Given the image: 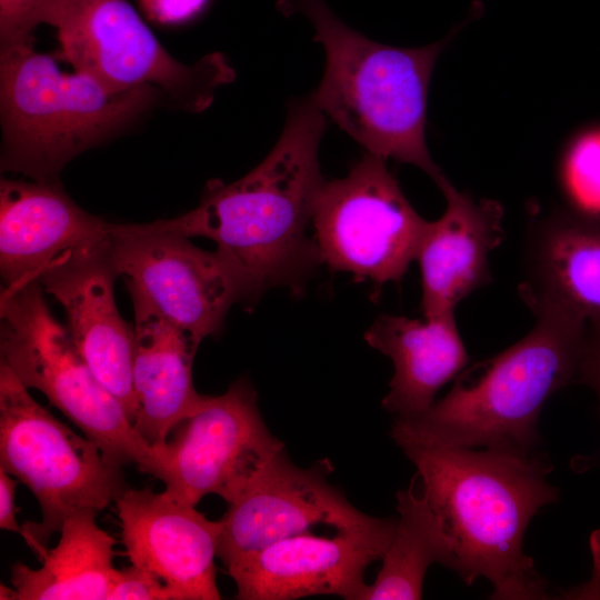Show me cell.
<instances>
[{"label":"cell","mask_w":600,"mask_h":600,"mask_svg":"<svg viewBox=\"0 0 600 600\" xmlns=\"http://www.w3.org/2000/svg\"><path fill=\"white\" fill-rule=\"evenodd\" d=\"M114 502L131 563L156 573L178 600L221 598L214 567L220 520L150 488L126 489Z\"/></svg>","instance_id":"obj_15"},{"label":"cell","mask_w":600,"mask_h":600,"mask_svg":"<svg viewBox=\"0 0 600 600\" xmlns=\"http://www.w3.org/2000/svg\"><path fill=\"white\" fill-rule=\"evenodd\" d=\"M109 251L130 296L200 342L223 327L239 301L234 277L216 251L189 238L141 224H110Z\"/></svg>","instance_id":"obj_11"},{"label":"cell","mask_w":600,"mask_h":600,"mask_svg":"<svg viewBox=\"0 0 600 600\" xmlns=\"http://www.w3.org/2000/svg\"><path fill=\"white\" fill-rule=\"evenodd\" d=\"M562 179L577 209L600 217V129L582 134L571 144Z\"/></svg>","instance_id":"obj_23"},{"label":"cell","mask_w":600,"mask_h":600,"mask_svg":"<svg viewBox=\"0 0 600 600\" xmlns=\"http://www.w3.org/2000/svg\"><path fill=\"white\" fill-rule=\"evenodd\" d=\"M0 599L1 600H3V599L4 600H8V599L16 600L14 589L1 584V587H0Z\"/></svg>","instance_id":"obj_28"},{"label":"cell","mask_w":600,"mask_h":600,"mask_svg":"<svg viewBox=\"0 0 600 600\" xmlns=\"http://www.w3.org/2000/svg\"><path fill=\"white\" fill-rule=\"evenodd\" d=\"M578 382L591 388L600 404V324L588 323Z\"/></svg>","instance_id":"obj_26"},{"label":"cell","mask_w":600,"mask_h":600,"mask_svg":"<svg viewBox=\"0 0 600 600\" xmlns=\"http://www.w3.org/2000/svg\"><path fill=\"white\" fill-rule=\"evenodd\" d=\"M531 311L536 324L522 339L466 367L426 411L398 417L396 443L533 451L544 403L578 381L588 323L556 309Z\"/></svg>","instance_id":"obj_3"},{"label":"cell","mask_w":600,"mask_h":600,"mask_svg":"<svg viewBox=\"0 0 600 600\" xmlns=\"http://www.w3.org/2000/svg\"><path fill=\"white\" fill-rule=\"evenodd\" d=\"M220 521L217 556L226 568L280 540L308 533L320 523L358 533L380 532L397 524L393 519L360 512L327 481L323 470L297 467L284 450L229 504Z\"/></svg>","instance_id":"obj_12"},{"label":"cell","mask_w":600,"mask_h":600,"mask_svg":"<svg viewBox=\"0 0 600 600\" xmlns=\"http://www.w3.org/2000/svg\"><path fill=\"white\" fill-rule=\"evenodd\" d=\"M48 24L57 30L56 58L114 92L148 87L177 108L201 112L234 79L221 53L192 64L173 58L127 0H58Z\"/></svg>","instance_id":"obj_8"},{"label":"cell","mask_w":600,"mask_h":600,"mask_svg":"<svg viewBox=\"0 0 600 600\" xmlns=\"http://www.w3.org/2000/svg\"><path fill=\"white\" fill-rule=\"evenodd\" d=\"M417 468L422 493L454 557L460 579L493 587L492 599H548V581L523 552L532 517L558 500L547 481L552 466L536 450L454 448L401 443Z\"/></svg>","instance_id":"obj_2"},{"label":"cell","mask_w":600,"mask_h":600,"mask_svg":"<svg viewBox=\"0 0 600 600\" xmlns=\"http://www.w3.org/2000/svg\"><path fill=\"white\" fill-rule=\"evenodd\" d=\"M130 297L134 312L132 379L138 401L133 427L158 450L174 427L196 413L206 400L192 379L200 341L139 297Z\"/></svg>","instance_id":"obj_19"},{"label":"cell","mask_w":600,"mask_h":600,"mask_svg":"<svg viewBox=\"0 0 600 600\" xmlns=\"http://www.w3.org/2000/svg\"><path fill=\"white\" fill-rule=\"evenodd\" d=\"M397 527V526H396ZM396 527L373 533L290 537L227 567L241 600H292L334 594L362 600L367 567L382 559Z\"/></svg>","instance_id":"obj_14"},{"label":"cell","mask_w":600,"mask_h":600,"mask_svg":"<svg viewBox=\"0 0 600 600\" xmlns=\"http://www.w3.org/2000/svg\"><path fill=\"white\" fill-rule=\"evenodd\" d=\"M108 599L178 600V596L156 573L131 563L117 571Z\"/></svg>","instance_id":"obj_25"},{"label":"cell","mask_w":600,"mask_h":600,"mask_svg":"<svg viewBox=\"0 0 600 600\" xmlns=\"http://www.w3.org/2000/svg\"><path fill=\"white\" fill-rule=\"evenodd\" d=\"M18 482L11 474L0 468V528L21 534L22 527L17 521V508L14 504Z\"/></svg>","instance_id":"obj_27"},{"label":"cell","mask_w":600,"mask_h":600,"mask_svg":"<svg viewBox=\"0 0 600 600\" xmlns=\"http://www.w3.org/2000/svg\"><path fill=\"white\" fill-rule=\"evenodd\" d=\"M39 280L2 290L0 356L28 388L41 391L114 464L151 474L154 449L96 378L67 328L51 313Z\"/></svg>","instance_id":"obj_6"},{"label":"cell","mask_w":600,"mask_h":600,"mask_svg":"<svg viewBox=\"0 0 600 600\" xmlns=\"http://www.w3.org/2000/svg\"><path fill=\"white\" fill-rule=\"evenodd\" d=\"M386 160L366 153L341 179L323 181L311 226L321 263L377 288L400 283L428 226Z\"/></svg>","instance_id":"obj_9"},{"label":"cell","mask_w":600,"mask_h":600,"mask_svg":"<svg viewBox=\"0 0 600 600\" xmlns=\"http://www.w3.org/2000/svg\"><path fill=\"white\" fill-rule=\"evenodd\" d=\"M58 0H0V50L33 44Z\"/></svg>","instance_id":"obj_24"},{"label":"cell","mask_w":600,"mask_h":600,"mask_svg":"<svg viewBox=\"0 0 600 600\" xmlns=\"http://www.w3.org/2000/svg\"><path fill=\"white\" fill-rule=\"evenodd\" d=\"M324 128L326 117L310 96L292 102L280 138L256 168L231 183L209 181L198 207L151 223L212 240L244 304L277 287L298 294L321 263L308 227L324 181L319 166Z\"/></svg>","instance_id":"obj_1"},{"label":"cell","mask_w":600,"mask_h":600,"mask_svg":"<svg viewBox=\"0 0 600 600\" xmlns=\"http://www.w3.org/2000/svg\"><path fill=\"white\" fill-rule=\"evenodd\" d=\"M171 432V439L154 450L151 476L163 482L168 497L192 507L209 493L234 502L283 451V443L268 430L257 391L246 377L220 396H207L201 408Z\"/></svg>","instance_id":"obj_10"},{"label":"cell","mask_w":600,"mask_h":600,"mask_svg":"<svg viewBox=\"0 0 600 600\" xmlns=\"http://www.w3.org/2000/svg\"><path fill=\"white\" fill-rule=\"evenodd\" d=\"M162 99L152 88L114 92L60 70L33 44L0 50L1 169L59 182L66 164Z\"/></svg>","instance_id":"obj_5"},{"label":"cell","mask_w":600,"mask_h":600,"mask_svg":"<svg viewBox=\"0 0 600 600\" xmlns=\"http://www.w3.org/2000/svg\"><path fill=\"white\" fill-rule=\"evenodd\" d=\"M97 514L87 509L69 516L58 544L39 557L40 568L12 566L16 600L108 599L118 571L112 563L116 540L98 527Z\"/></svg>","instance_id":"obj_21"},{"label":"cell","mask_w":600,"mask_h":600,"mask_svg":"<svg viewBox=\"0 0 600 600\" xmlns=\"http://www.w3.org/2000/svg\"><path fill=\"white\" fill-rule=\"evenodd\" d=\"M417 476L397 493L393 539L382 557L374 582L367 584L362 600H413L422 596L428 568L439 562L453 570L454 557L437 517L422 492Z\"/></svg>","instance_id":"obj_22"},{"label":"cell","mask_w":600,"mask_h":600,"mask_svg":"<svg viewBox=\"0 0 600 600\" xmlns=\"http://www.w3.org/2000/svg\"><path fill=\"white\" fill-rule=\"evenodd\" d=\"M110 224L79 207L60 181L1 179L2 290L39 280L66 251L107 240Z\"/></svg>","instance_id":"obj_16"},{"label":"cell","mask_w":600,"mask_h":600,"mask_svg":"<svg viewBox=\"0 0 600 600\" xmlns=\"http://www.w3.org/2000/svg\"><path fill=\"white\" fill-rule=\"evenodd\" d=\"M117 277L108 237L66 251L41 273L39 282L63 308L67 330L96 378L134 423V329L118 311L113 292Z\"/></svg>","instance_id":"obj_13"},{"label":"cell","mask_w":600,"mask_h":600,"mask_svg":"<svg viewBox=\"0 0 600 600\" xmlns=\"http://www.w3.org/2000/svg\"><path fill=\"white\" fill-rule=\"evenodd\" d=\"M0 468L39 502L40 522H26L21 532L38 557L69 516L87 509L99 512L126 490L122 467L40 406L2 361Z\"/></svg>","instance_id":"obj_7"},{"label":"cell","mask_w":600,"mask_h":600,"mask_svg":"<svg viewBox=\"0 0 600 600\" xmlns=\"http://www.w3.org/2000/svg\"><path fill=\"white\" fill-rule=\"evenodd\" d=\"M440 190L447 208L428 222L416 258L423 317L454 312L463 299L490 283L489 254L504 237L498 201L474 200L449 181Z\"/></svg>","instance_id":"obj_17"},{"label":"cell","mask_w":600,"mask_h":600,"mask_svg":"<svg viewBox=\"0 0 600 600\" xmlns=\"http://www.w3.org/2000/svg\"><path fill=\"white\" fill-rule=\"evenodd\" d=\"M519 287L532 310L549 308L600 324V217L559 210L533 222Z\"/></svg>","instance_id":"obj_18"},{"label":"cell","mask_w":600,"mask_h":600,"mask_svg":"<svg viewBox=\"0 0 600 600\" xmlns=\"http://www.w3.org/2000/svg\"><path fill=\"white\" fill-rule=\"evenodd\" d=\"M364 339L393 362L394 373L382 407L397 418L426 411L438 391L469 362L454 312L423 320L381 314Z\"/></svg>","instance_id":"obj_20"},{"label":"cell","mask_w":600,"mask_h":600,"mask_svg":"<svg viewBox=\"0 0 600 600\" xmlns=\"http://www.w3.org/2000/svg\"><path fill=\"white\" fill-rule=\"evenodd\" d=\"M313 24L326 53L323 78L310 96L318 109L368 153L424 171L440 188L449 181L426 142L428 87L447 40L422 48L382 44L343 23L323 0H282Z\"/></svg>","instance_id":"obj_4"}]
</instances>
